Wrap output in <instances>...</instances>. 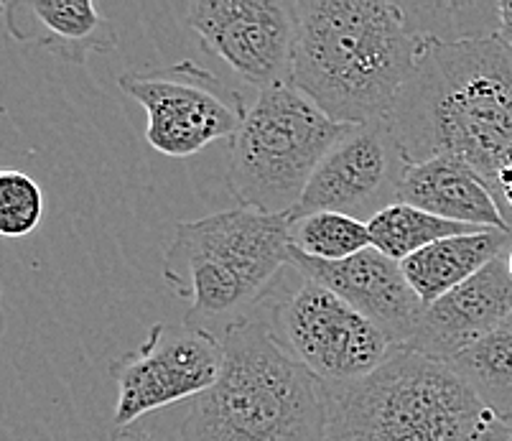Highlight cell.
Returning a JSON list of instances; mask_svg holds the SVG:
<instances>
[{"mask_svg": "<svg viewBox=\"0 0 512 441\" xmlns=\"http://www.w3.org/2000/svg\"><path fill=\"white\" fill-rule=\"evenodd\" d=\"M385 120L408 164L451 156L472 166L512 227V49L495 34L428 36Z\"/></svg>", "mask_w": 512, "mask_h": 441, "instance_id": "6da1fadb", "label": "cell"}, {"mask_svg": "<svg viewBox=\"0 0 512 441\" xmlns=\"http://www.w3.org/2000/svg\"><path fill=\"white\" fill-rule=\"evenodd\" d=\"M291 87L342 125L385 120L428 36L406 3L296 0Z\"/></svg>", "mask_w": 512, "mask_h": 441, "instance_id": "7a4b0ae2", "label": "cell"}, {"mask_svg": "<svg viewBox=\"0 0 512 441\" xmlns=\"http://www.w3.org/2000/svg\"><path fill=\"white\" fill-rule=\"evenodd\" d=\"M222 373L189 401L181 441H329L327 385L253 314L220 334Z\"/></svg>", "mask_w": 512, "mask_h": 441, "instance_id": "3957f363", "label": "cell"}, {"mask_svg": "<svg viewBox=\"0 0 512 441\" xmlns=\"http://www.w3.org/2000/svg\"><path fill=\"white\" fill-rule=\"evenodd\" d=\"M329 441H507L512 424L446 362L395 347L372 375L327 388Z\"/></svg>", "mask_w": 512, "mask_h": 441, "instance_id": "277c9868", "label": "cell"}, {"mask_svg": "<svg viewBox=\"0 0 512 441\" xmlns=\"http://www.w3.org/2000/svg\"><path fill=\"white\" fill-rule=\"evenodd\" d=\"M288 266L291 217L235 207L176 225L164 281L189 304L184 322L222 334L253 317Z\"/></svg>", "mask_w": 512, "mask_h": 441, "instance_id": "5b68a950", "label": "cell"}, {"mask_svg": "<svg viewBox=\"0 0 512 441\" xmlns=\"http://www.w3.org/2000/svg\"><path fill=\"white\" fill-rule=\"evenodd\" d=\"M352 128L291 85L260 92L230 141L227 189L245 210L291 217L324 156Z\"/></svg>", "mask_w": 512, "mask_h": 441, "instance_id": "8992f818", "label": "cell"}, {"mask_svg": "<svg viewBox=\"0 0 512 441\" xmlns=\"http://www.w3.org/2000/svg\"><path fill=\"white\" fill-rule=\"evenodd\" d=\"M268 306L265 322L278 345L327 388L367 378L395 350L370 319L299 271Z\"/></svg>", "mask_w": 512, "mask_h": 441, "instance_id": "52a82bcc", "label": "cell"}, {"mask_svg": "<svg viewBox=\"0 0 512 441\" xmlns=\"http://www.w3.org/2000/svg\"><path fill=\"white\" fill-rule=\"evenodd\" d=\"M120 90L146 110L151 148L171 159H189L222 138L232 141L250 110L240 92L189 59L158 72L123 74Z\"/></svg>", "mask_w": 512, "mask_h": 441, "instance_id": "ba28073f", "label": "cell"}, {"mask_svg": "<svg viewBox=\"0 0 512 441\" xmlns=\"http://www.w3.org/2000/svg\"><path fill=\"white\" fill-rule=\"evenodd\" d=\"M222 373L220 334L194 324L156 322L146 340L110 365L118 385L115 434L136 424L146 413L194 401L207 393Z\"/></svg>", "mask_w": 512, "mask_h": 441, "instance_id": "9c48e42d", "label": "cell"}, {"mask_svg": "<svg viewBox=\"0 0 512 441\" xmlns=\"http://www.w3.org/2000/svg\"><path fill=\"white\" fill-rule=\"evenodd\" d=\"M184 26L202 49L222 59L260 92L291 85L296 11L286 0H197Z\"/></svg>", "mask_w": 512, "mask_h": 441, "instance_id": "30bf717a", "label": "cell"}, {"mask_svg": "<svg viewBox=\"0 0 512 441\" xmlns=\"http://www.w3.org/2000/svg\"><path fill=\"white\" fill-rule=\"evenodd\" d=\"M406 169V153L390 131L388 120L355 125L324 156L304 197L291 212V220L314 212H339L370 222L390 204H398Z\"/></svg>", "mask_w": 512, "mask_h": 441, "instance_id": "8fae6325", "label": "cell"}, {"mask_svg": "<svg viewBox=\"0 0 512 441\" xmlns=\"http://www.w3.org/2000/svg\"><path fill=\"white\" fill-rule=\"evenodd\" d=\"M291 268L347 301L395 347H408L426 306L411 289L398 261L367 248L347 261H314L291 245Z\"/></svg>", "mask_w": 512, "mask_h": 441, "instance_id": "7c38bea8", "label": "cell"}, {"mask_svg": "<svg viewBox=\"0 0 512 441\" xmlns=\"http://www.w3.org/2000/svg\"><path fill=\"white\" fill-rule=\"evenodd\" d=\"M512 317V276L507 253L477 276L426 306L423 319L406 350L431 360L449 362L462 355Z\"/></svg>", "mask_w": 512, "mask_h": 441, "instance_id": "4fadbf2b", "label": "cell"}, {"mask_svg": "<svg viewBox=\"0 0 512 441\" xmlns=\"http://www.w3.org/2000/svg\"><path fill=\"white\" fill-rule=\"evenodd\" d=\"M11 39L51 51L69 64L118 46V29L92 0H13L3 6Z\"/></svg>", "mask_w": 512, "mask_h": 441, "instance_id": "5bb4252c", "label": "cell"}, {"mask_svg": "<svg viewBox=\"0 0 512 441\" xmlns=\"http://www.w3.org/2000/svg\"><path fill=\"white\" fill-rule=\"evenodd\" d=\"M398 202L411 204L439 220L456 225L477 227V230L510 232L505 215L495 194L484 184L482 176L464 161L451 156L408 164Z\"/></svg>", "mask_w": 512, "mask_h": 441, "instance_id": "9a60e30c", "label": "cell"}, {"mask_svg": "<svg viewBox=\"0 0 512 441\" xmlns=\"http://www.w3.org/2000/svg\"><path fill=\"white\" fill-rule=\"evenodd\" d=\"M512 248V235L502 230H472L464 235L436 240L428 248L400 263L403 276L421 299L423 306H431L477 276L484 266H490L500 255Z\"/></svg>", "mask_w": 512, "mask_h": 441, "instance_id": "2e32d148", "label": "cell"}, {"mask_svg": "<svg viewBox=\"0 0 512 441\" xmlns=\"http://www.w3.org/2000/svg\"><path fill=\"white\" fill-rule=\"evenodd\" d=\"M446 365L462 375L507 424H512V317Z\"/></svg>", "mask_w": 512, "mask_h": 441, "instance_id": "e0dca14e", "label": "cell"}, {"mask_svg": "<svg viewBox=\"0 0 512 441\" xmlns=\"http://www.w3.org/2000/svg\"><path fill=\"white\" fill-rule=\"evenodd\" d=\"M370 230V248L380 250L393 261L403 263L406 258L416 255L418 250L428 248L436 240L451 238V235H464L477 227L456 225V222L439 220L428 212L411 207V204H390L388 210L372 217L367 222Z\"/></svg>", "mask_w": 512, "mask_h": 441, "instance_id": "ac0fdd59", "label": "cell"}, {"mask_svg": "<svg viewBox=\"0 0 512 441\" xmlns=\"http://www.w3.org/2000/svg\"><path fill=\"white\" fill-rule=\"evenodd\" d=\"M291 245L314 261H347L370 248V230L349 215L314 212L291 220Z\"/></svg>", "mask_w": 512, "mask_h": 441, "instance_id": "d6986e66", "label": "cell"}, {"mask_svg": "<svg viewBox=\"0 0 512 441\" xmlns=\"http://www.w3.org/2000/svg\"><path fill=\"white\" fill-rule=\"evenodd\" d=\"M44 189L34 176L0 169V238H26L44 220Z\"/></svg>", "mask_w": 512, "mask_h": 441, "instance_id": "ffe728a7", "label": "cell"}, {"mask_svg": "<svg viewBox=\"0 0 512 441\" xmlns=\"http://www.w3.org/2000/svg\"><path fill=\"white\" fill-rule=\"evenodd\" d=\"M495 36L512 49V0H500L495 3Z\"/></svg>", "mask_w": 512, "mask_h": 441, "instance_id": "44dd1931", "label": "cell"}, {"mask_svg": "<svg viewBox=\"0 0 512 441\" xmlns=\"http://www.w3.org/2000/svg\"><path fill=\"white\" fill-rule=\"evenodd\" d=\"M6 334V309H3V289H0V340Z\"/></svg>", "mask_w": 512, "mask_h": 441, "instance_id": "7402d4cb", "label": "cell"}, {"mask_svg": "<svg viewBox=\"0 0 512 441\" xmlns=\"http://www.w3.org/2000/svg\"><path fill=\"white\" fill-rule=\"evenodd\" d=\"M125 441H153V439L146 434H138V436H125Z\"/></svg>", "mask_w": 512, "mask_h": 441, "instance_id": "603a6c76", "label": "cell"}, {"mask_svg": "<svg viewBox=\"0 0 512 441\" xmlns=\"http://www.w3.org/2000/svg\"><path fill=\"white\" fill-rule=\"evenodd\" d=\"M507 271H510V276H512V248L507 250Z\"/></svg>", "mask_w": 512, "mask_h": 441, "instance_id": "cb8c5ba5", "label": "cell"}, {"mask_svg": "<svg viewBox=\"0 0 512 441\" xmlns=\"http://www.w3.org/2000/svg\"><path fill=\"white\" fill-rule=\"evenodd\" d=\"M3 6H6V3H0V21H3Z\"/></svg>", "mask_w": 512, "mask_h": 441, "instance_id": "d4e9b609", "label": "cell"}, {"mask_svg": "<svg viewBox=\"0 0 512 441\" xmlns=\"http://www.w3.org/2000/svg\"><path fill=\"white\" fill-rule=\"evenodd\" d=\"M507 441H512V434H510V439H507Z\"/></svg>", "mask_w": 512, "mask_h": 441, "instance_id": "484cf974", "label": "cell"}]
</instances>
